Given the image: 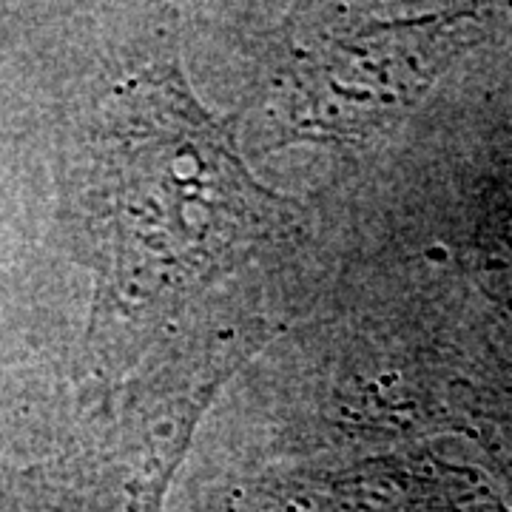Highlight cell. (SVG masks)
I'll list each match as a JSON object with an SVG mask.
<instances>
[{
  "label": "cell",
  "instance_id": "1",
  "mask_svg": "<svg viewBox=\"0 0 512 512\" xmlns=\"http://www.w3.org/2000/svg\"><path fill=\"white\" fill-rule=\"evenodd\" d=\"M288 220L285 200L251 180L180 74L131 77L106 100L94 137V330L123 345Z\"/></svg>",
  "mask_w": 512,
  "mask_h": 512
},
{
  "label": "cell",
  "instance_id": "2",
  "mask_svg": "<svg viewBox=\"0 0 512 512\" xmlns=\"http://www.w3.org/2000/svg\"><path fill=\"white\" fill-rule=\"evenodd\" d=\"M484 20L481 9L359 15L308 32L285 69V109L299 137H348L410 109Z\"/></svg>",
  "mask_w": 512,
  "mask_h": 512
}]
</instances>
